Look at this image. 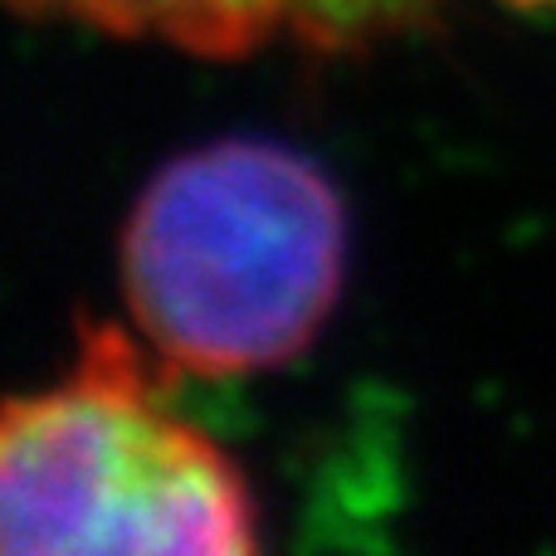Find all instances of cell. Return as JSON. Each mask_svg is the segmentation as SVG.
<instances>
[{
	"instance_id": "1",
	"label": "cell",
	"mask_w": 556,
	"mask_h": 556,
	"mask_svg": "<svg viewBox=\"0 0 556 556\" xmlns=\"http://www.w3.org/2000/svg\"><path fill=\"white\" fill-rule=\"evenodd\" d=\"M346 211L307 156L225 137L147 181L123 230V288L156 356L195 376L283 366L327 323Z\"/></svg>"
},
{
	"instance_id": "2",
	"label": "cell",
	"mask_w": 556,
	"mask_h": 556,
	"mask_svg": "<svg viewBox=\"0 0 556 556\" xmlns=\"http://www.w3.org/2000/svg\"><path fill=\"white\" fill-rule=\"evenodd\" d=\"M0 542L10 556H235L260 547V513L137 346L93 323L54 386L5 405Z\"/></svg>"
},
{
	"instance_id": "3",
	"label": "cell",
	"mask_w": 556,
	"mask_h": 556,
	"mask_svg": "<svg viewBox=\"0 0 556 556\" xmlns=\"http://www.w3.org/2000/svg\"><path fill=\"white\" fill-rule=\"evenodd\" d=\"M25 15L78 20L127 39H162L186 54L240 59L269 45L352 54L410 35L434 0H15Z\"/></svg>"
}]
</instances>
